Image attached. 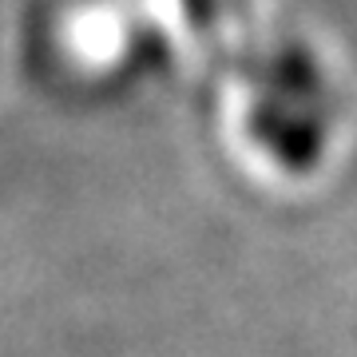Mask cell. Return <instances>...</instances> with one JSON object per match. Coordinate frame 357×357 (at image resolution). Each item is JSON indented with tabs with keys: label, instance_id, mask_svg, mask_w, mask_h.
<instances>
[]
</instances>
